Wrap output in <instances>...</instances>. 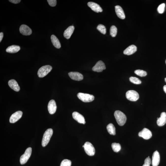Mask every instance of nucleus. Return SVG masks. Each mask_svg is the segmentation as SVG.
<instances>
[{"label":"nucleus","instance_id":"obj_1","mask_svg":"<svg viewBox=\"0 0 166 166\" xmlns=\"http://www.w3.org/2000/svg\"><path fill=\"white\" fill-rule=\"evenodd\" d=\"M114 116L116 121L119 126H123L126 123V117L124 113L119 110L114 112Z\"/></svg>","mask_w":166,"mask_h":166},{"label":"nucleus","instance_id":"obj_2","mask_svg":"<svg viewBox=\"0 0 166 166\" xmlns=\"http://www.w3.org/2000/svg\"><path fill=\"white\" fill-rule=\"evenodd\" d=\"M53 134V129H47L44 134L42 142V146H46L48 143Z\"/></svg>","mask_w":166,"mask_h":166},{"label":"nucleus","instance_id":"obj_3","mask_svg":"<svg viewBox=\"0 0 166 166\" xmlns=\"http://www.w3.org/2000/svg\"><path fill=\"white\" fill-rule=\"evenodd\" d=\"M77 95L79 99L85 103L92 102L94 99V97L93 95L86 93H79Z\"/></svg>","mask_w":166,"mask_h":166},{"label":"nucleus","instance_id":"obj_4","mask_svg":"<svg viewBox=\"0 0 166 166\" xmlns=\"http://www.w3.org/2000/svg\"><path fill=\"white\" fill-rule=\"evenodd\" d=\"M52 68L50 65H45L39 69L38 72V75L40 78H43L47 75L51 71Z\"/></svg>","mask_w":166,"mask_h":166},{"label":"nucleus","instance_id":"obj_5","mask_svg":"<svg viewBox=\"0 0 166 166\" xmlns=\"http://www.w3.org/2000/svg\"><path fill=\"white\" fill-rule=\"evenodd\" d=\"M84 149L87 155L90 156H93L95 154V149L91 143L86 142L84 145Z\"/></svg>","mask_w":166,"mask_h":166},{"label":"nucleus","instance_id":"obj_6","mask_svg":"<svg viewBox=\"0 0 166 166\" xmlns=\"http://www.w3.org/2000/svg\"><path fill=\"white\" fill-rule=\"evenodd\" d=\"M32 148L31 147L27 148L24 154L20 157V164H25L30 158L31 155Z\"/></svg>","mask_w":166,"mask_h":166},{"label":"nucleus","instance_id":"obj_7","mask_svg":"<svg viewBox=\"0 0 166 166\" xmlns=\"http://www.w3.org/2000/svg\"><path fill=\"white\" fill-rule=\"evenodd\" d=\"M126 98L129 101H136L139 98V95L138 93L134 90H129L126 93Z\"/></svg>","mask_w":166,"mask_h":166},{"label":"nucleus","instance_id":"obj_8","mask_svg":"<svg viewBox=\"0 0 166 166\" xmlns=\"http://www.w3.org/2000/svg\"><path fill=\"white\" fill-rule=\"evenodd\" d=\"M138 136L142 137L144 139L148 140L152 136V132L148 129L144 128L138 133Z\"/></svg>","mask_w":166,"mask_h":166},{"label":"nucleus","instance_id":"obj_9","mask_svg":"<svg viewBox=\"0 0 166 166\" xmlns=\"http://www.w3.org/2000/svg\"><path fill=\"white\" fill-rule=\"evenodd\" d=\"M106 67L104 63L102 61L100 60L97 62L92 68L93 71L97 72H101L103 70L106 69Z\"/></svg>","mask_w":166,"mask_h":166},{"label":"nucleus","instance_id":"obj_10","mask_svg":"<svg viewBox=\"0 0 166 166\" xmlns=\"http://www.w3.org/2000/svg\"><path fill=\"white\" fill-rule=\"evenodd\" d=\"M22 112L18 111L13 113L10 117L9 122L11 123H14L19 120L22 115Z\"/></svg>","mask_w":166,"mask_h":166},{"label":"nucleus","instance_id":"obj_11","mask_svg":"<svg viewBox=\"0 0 166 166\" xmlns=\"http://www.w3.org/2000/svg\"><path fill=\"white\" fill-rule=\"evenodd\" d=\"M68 75L71 79L74 80L80 81L84 79L83 75L78 72H70L68 73Z\"/></svg>","mask_w":166,"mask_h":166},{"label":"nucleus","instance_id":"obj_12","mask_svg":"<svg viewBox=\"0 0 166 166\" xmlns=\"http://www.w3.org/2000/svg\"><path fill=\"white\" fill-rule=\"evenodd\" d=\"M20 31L21 34L24 36H29L32 34V30L29 27L25 25H22L20 27Z\"/></svg>","mask_w":166,"mask_h":166},{"label":"nucleus","instance_id":"obj_13","mask_svg":"<svg viewBox=\"0 0 166 166\" xmlns=\"http://www.w3.org/2000/svg\"><path fill=\"white\" fill-rule=\"evenodd\" d=\"M73 119L80 123L85 124L86 123L85 119L82 115L77 112H74L72 113Z\"/></svg>","mask_w":166,"mask_h":166},{"label":"nucleus","instance_id":"obj_14","mask_svg":"<svg viewBox=\"0 0 166 166\" xmlns=\"http://www.w3.org/2000/svg\"><path fill=\"white\" fill-rule=\"evenodd\" d=\"M56 103L55 100H50L48 105V109L49 113L51 114H54L56 111Z\"/></svg>","mask_w":166,"mask_h":166},{"label":"nucleus","instance_id":"obj_15","mask_svg":"<svg viewBox=\"0 0 166 166\" xmlns=\"http://www.w3.org/2000/svg\"><path fill=\"white\" fill-rule=\"evenodd\" d=\"M160 161V155L158 151H156L154 153L152 157V164L153 166H158Z\"/></svg>","mask_w":166,"mask_h":166},{"label":"nucleus","instance_id":"obj_16","mask_svg":"<svg viewBox=\"0 0 166 166\" xmlns=\"http://www.w3.org/2000/svg\"><path fill=\"white\" fill-rule=\"evenodd\" d=\"M87 5L94 12L98 13L103 11L102 9L98 4L93 2H89L87 4Z\"/></svg>","mask_w":166,"mask_h":166},{"label":"nucleus","instance_id":"obj_17","mask_svg":"<svg viewBox=\"0 0 166 166\" xmlns=\"http://www.w3.org/2000/svg\"><path fill=\"white\" fill-rule=\"evenodd\" d=\"M157 125L159 126H163L166 123V113L163 112L161 114V116L159 118H157Z\"/></svg>","mask_w":166,"mask_h":166},{"label":"nucleus","instance_id":"obj_18","mask_svg":"<svg viewBox=\"0 0 166 166\" xmlns=\"http://www.w3.org/2000/svg\"><path fill=\"white\" fill-rule=\"evenodd\" d=\"M137 47L135 45H132L129 46V47L124 51L123 53L125 55H132L137 51Z\"/></svg>","mask_w":166,"mask_h":166},{"label":"nucleus","instance_id":"obj_19","mask_svg":"<svg viewBox=\"0 0 166 166\" xmlns=\"http://www.w3.org/2000/svg\"><path fill=\"white\" fill-rule=\"evenodd\" d=\"M115 10L118 17L121 19H124L126 17L124 12L121 7L119 5L116 6H115Z\"/></svg>","mask_w":166,"mask_h":166},{"label":"nucleus","instance_id":"obj_20","mask_svg":"<svg viewBox=\"0 0 166 166\" xmlns=\"http://www.w3.org/2000/svg\"><path fill=\"white\" fill-rule=\"evenodd\" d=\"M75 27L73 26H70L65 30L63 36L65 38L69 39L73 33Z\"/></svg>","mask_w":166,"mask_h":166},{"label":"nucleus","instance_id":"obj_21","mask_svg":"<svg viewBox=\"0 0 166 166\" xmlns=\"http://www.w3.org/2000/svg\"><path fill=\"white\" fill-rule=\"evenodd\" d=\"M8 85L10 88L16 91H19L20 90V87L15 80L11 79L8 81Z\"/></svg>","mask_w":166,"mask_h":166},{"label":"nucleus","instance_id":"obj_22","mask_svg":"<svg viewBox=\"0 0 166 166\" xmlns=\"http://www.w3.org/2000/svg\"><path fill=\"white\" fill-rule=\"evenodd\" d=\"M20 49L19 46L13 45L9 46L6 49L7 52L10 53H16L20 50Z\"/></svg>","mask_w":166,"mask_h":166},{"label":"nucleus","instance_id":"obj_23","mask_svg":"<svg viewBox=\"0 0 166 166\" xmlns=\"http://www.w3.org/2000/svg\"><path fill=\"white\" fill-rule=\"evenodd\" d=\"M51 39L52 44L55 47L59 49L61 47V44L58 39L56 36L52 35L51 36Z\"/></svg>","mask_w":166,"mask_h":166},{"label":"nucleus","instance_id":"obj_24","mask_svg":"<svg viewBox=\"0 0 166 166\" xmlns=\"http://www.w3.org/2000/svg\"><path fill=\"white\" fill-rule=\"evenodd\" d=\"M108 132L111 135H114L116 134L115 128L112 123H110L107 126Z\"/></svg>","mask_w":166,"mask_h":166},{"label":"nucleus","instance_id":"obj_25","mask_svg":"<svg viewBox=\"0 0 166 166\" xmlns=\"http://www.w3.org/2000/svg\"><path fill=\"white\" fill-rule=\"evenodd\" d=\"M112 148L115 152H118L120 151L121 146L120 144L116 143H113L112 144Z\"/></svg>","mask_w":166,"mask_h":166},{"label":"nucleus","instance_id":"obj_26","mask_svg":"<svg viewBox=\"0 0 166 166\" xmlns=\"http://www.w3.org/2000/svg\"><path fill=\"white\" fill-rule=\"evenodd\" d=\"M117 33V29L115 26H112L111 27L110 29V35L112 37H115Z\"/></svg>","mask_w":166,"mask_h":166},{"label":"nucleus","instance_id":"obj_27","mask_svg":"<svg viewBox=\"0 0 166 166\" xmlns=\"http://www.w3.org/2000/svg\"><path fill=\"white\" fill-rule=\"evenodd\" d=\"M135 73L136 75L141 77L145 76L147 75L146 71L141 70H136L135 71Z\"/></svg>","mask_w":166,"mask_h":166},{"label":"nucleus","instance_id":"obj_28","mask_svg":"<svg viewBox=\"0 0 166 166\" xmlns=\"http://www.w3.org/2000/svg\"><path fill=\"white\" fill-rule=\"evenodd\" d=\"M97 28L100 32L103 34H105L106 33V29L105 27L102 24H99L97 26Z\"/></svg>","mask_w":166,"mask_h":166},{"label":"nucleus","instance_id":"obj_29","mask_svg":"<svg viewBox=\"0 0 166 166\" xmlns=\"http://www.w3.org/2000/svg\"><path fill=\"white\" fill-rule=\"evenodd\" d=\"M129 80L134 84H141L140 80L136 77H131L129 78Z\"/></svg>","mask_w":166,"mask_h":166},{"label":"nucleus","instance_id":"obj_30","mask_svg":"<svg viewBox=\"0 0 166 166\" xmlns=\"http://www.w3.org/2000/svg\"><path fill=\"white\" fill-rule=\"evenodd\" d=\"M71 161L68 159H64L62 161L60 166H71Z\"/></svg>","mask_w":166,"mask_h":166},{"label":"nucleus","instance_id":"obj_31","mask_svg":"<svg viewBox=\"0 0 166 166\" xmlns=\"http://www.w3.org/2000/svg\"><path fill=\"white\" fill-rule=\"evenodd\" d=\"M165 4L164 3L161 4L158 8V12L160 14H162L164 12Z\"/></svg>","mask_w":166,"mask_h":166},{"label":"nucleus","instance_id":"obj_32","mask_svg":"<svg viewBox=\"0 0 166 166\" xmlns=\"http://www.w3.org/2000/svg\"><path fill=\"white\" fill-rule=\"evenodd\" d=\"M151 163V160L149 156L146 158L145 160L144 164L142 166H150Z\"/></svg>","mask_w":166,"mask_h":166},{"label":"nucleus","instance_id":"obj_33","mask_svg":"<svg viewBox=\"0 0 166 166\" xmlns=\"http://www.w3.org/2000/svg\"><path fill=\"white\" fill-rule=\"evenodd\" d=\"M47 1L51 6L54 7L56 6V0H47Z\"/></svg>","mask_w":166,"mask_h":166},{"label":"nucleus","instance_id":"obj_34","mask_svg":"<svg viewBox=\"0 0 166 166\" xmlns=\"http://www.w3.org/2000/svg\"><path fill=\"white\" fill-rule=\"evenodd\" d=\"M10 2L14 4H17L19 3L20 2V0H9Z\"/></svg>","mask_w":166,"mask_h":166},{"label":"nucleus","instance_id":"obj_35","mask_svg":"<svg viewBox=\"0 0 166 166\" xmlns=\"http://www.w3.org/2000/svg\"><path fill=\"white\" fill-rule=\"evenodd\" d=\"M4 37V34L3 32L0 33V42H1L3 38Z\"/></svg>","mask_w":166,"mask_h":166},{"label":"nucleus","instance_id":"obj_36","mask_svg":"<svg viewBox=\"0 0 166 166\" xmlns=\"http://www.w3.org/2000/svg\"><path fill=\"white\" fill-rule=\"evenodd\" d=\"M163 90L164 92L166 93V85H164V86L163 87Z\"/></svg>","mask_w":166,"mask_h":166},{"label":"nucleus","instance_id":"obj_37","mask_svg":"<svg viewBox=\"0 0 166 166\" xmlns=\"http://www.w3.org/2000/svg\"><path fill=\"white\" fill-rule=\"evenodd\" d=\"M164 80H165V81L166 82V78H165V79H164Z\"/></svg>","mask_w":166,"mask_h":166},{"label":"nucleus","instance_id":"obj_38","mask_svg":"<svg viewBox=\"0 0 166 166\" xmlns=\"http://www.w3.org/2000/svg\"><path fill=\"white\" fill-rule=\"evenodd\" d=\"M165 63H166V61H165Z\"/></svg>","mask_w":166,"mask_h":166}]
</instances>
